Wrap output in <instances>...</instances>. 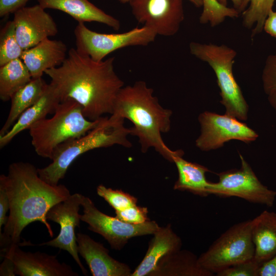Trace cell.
<instances>
[{"label": "cell", "mask_w": 276, "mask_h": 276, "mask_svg": "<svg viewBox=\"0 0 276 276\" xmlns=\"http://www.w3.org/2000/svg\"><path fill=\"white\" fill-rule=\"evenodd\" d=\"M114 57L96 61L71 48L62 64L45 74L62 101L72 99L82 107L84 116L95 121L113 112L117 97L124 86L116 74Z\"/></svg>", "instance_id": "6da1fadb"}, {"label": "cell", "mask_w": 276, "mask_h": 276, "mask_svg": "<svg viewBox=\"0 0 276 276\" xmlns=\"http://www.w3.org/2000/svg\"><path fill=\"white\" fill-rule=\"evenodd\" d=\"M0 184L9 200L8 219L0 234L1 256L11 246L19 244L22 231L33 222L43 223L52 237L46 215L53 205L70 196L68 189L63 185L46 182L39 177L38 168L26 162L10 164L8 174L1 175Z\"/></svg>", "instance_id": "7a4b0ae2"}, {"label": "cell", "mask_w": 276, "mask_h": 276, "mask_svg": "<svg viewBox=\"0 0 276 276\" xmlns=\"http://www.w3.org/2000/svg\"><path fill=\"white\" fill-rule=\"evenodd\" d=\"M153 90L144 81L123 86L116 99L113 117L126 119L133 125L130 135L137 136L141 150L153 148L164 158L173 163L175 156L183 155L182 150H172L165 144L162 134L171 129V110L165 108L153 95Z\"/></svg>", "instance_id": "3957f363"}, {"label": "cell", "mask_w": 276, "mask_h": 276, "mask_svg": "<svg viewBox=\"0 0 276 276\" xmlns=\"http://www.w3.org/2000/svg\"><path fill=\"white\" fill-rule=\"evenodd\" d=\"M124 124L123 119L111 116L101 117L98 125L87 133L58 146L54 151L52 162L38 169L39 177L49 184L56 186L64 177L71 165L82 154L116 145L131 147L132 144L128 139L131 131Z\"/></svg>", "instance_id": "277c9868"}, {"label": "cell", "mask_w": 276, "mask_h": 276, "mask_svg": "<svg viewBox=\"0 0 276 276\" xmlns=\"http://www.w3.org/2000/svg\"><path fill=\"white\" fill-rule=\"evenodd\" d=\"M100 119H87L81 106L72 99L62 101L51 118L42 119L29 129L32 145L38 155L51 159L58 146L84 135L98 125Z\"/></svg>", "instance_id": "5b68a950"}, {"label": "cell", "mask_w": 276, "mask_h": 276, "mask_svg": "<svg viewBox=\"0 0 276 276\" xmlns=\"http://www.w3.org/2000/svg\"><path fill=\"white\" fill-rule=\"evenodd\" d=\"M189 49L192 55L208 63L213 70L220 90V102L224 106L225 113L246 121L248 105L233 74L236 51L225 44L196 42H191Z\"/></svg>", "instance_id": "8992f818"}, {"label": "cell", "mask_w": 276, "mask_h": 276, "mask_svg": "<svg viewBox=\"0 0 276 276\" xmlns=\"http://www.w3.org/2000/svg\"><path fill=\"white\" fill-rule=\"evenodd\" d=\"M251 220L239 222L223 233L198 257L201 267L217 272L237 263L254 259Z\"/></svg>", "instance_id": "52a82bcc"}, {"label": "cell", "mask_w": 276, "mask_h": 276, "mask_svg": "<svg viewBox=\"0 0 276 276\" xmlns=\"http://www.w3.org/2000/svg\"><path fill=\"white\" fill-rule=\"evenodd\" d=\"M74 35L76 50L96 61L104 60L107 55L120 49L147 45L157 35L145 26L122 33H101L90 30L82 22H78Z\"/></svg>", "instance_id": "ba28073f"}, {"label": "cell", "mask_w": 276, "mask_h": 276, "mask_svg": "<svg viewBox=\"0 0 276 276\" xmlns=\"http://www.w3.org/2000/svg\"><path fill=\"white\" fill-rule=\"evenodd\" d=\"M239 156L241 167L217 173L219 181L210 182L208 188L209 194L238 197L249 202L272 206L276 191L263 185L243 156L239 154Z\"/></svg>", "instance_id": "9c48e42d"}, {"label": "cell", "mask_w": 276, "mask_h": 276, "mask_svg": "<svg viewBox=\"0 0 276 276\" xmlns=\"http://www.w3.org/2000/svg\"><path fill=\"white\" fill-rule=\"evenodd\" d=\"M81 220L88 224V229L101 235L111 247L121 250L133 237L153 235L159 227L155 221L134 224L123 222L100 211L89 198L83 196Z\"/></svg>", "instance_id": "30bf717a"}, {"label": "cell", "mask_w": 276, "mask_h": 276, "mask_svg": "<svg viewBox=\"0 0 276 276\" xmlns=\"http://www.w3.org/2000/svg\"><path fill=\"white\" fill-rule=\"evenodd\" d=\"M198 119L201 130L195 145L203 151L221 148L230 140L249 143L258 137V133L245 123L226 113L222 115L206 111L201 113Z\"/></svg>", "instance_id": "8fae6325"}, {"label": "cell", "mask_w": 276, "mask_h": 276, "mask_svg": "<svg viewBox=\"0 0 276 276\" xmlns=\"http://www.w3.org/2000/svg\"><path fill=\"white\" fill-rule=\"evenodd\" d=\"M129 3L136 21L157 35H174L184 19L182 0H130Z\"/></svg>", "instance_id": "7c38bea8"}, {"label": "cell", "mask_w": 276, "mask_h": 276, "mask_svg": "<svg viewBox=\"0 0 276 276\" xmlns=\"http://www.w3.org/2000/svg\"><path fill=\"white\" fill-rule=\"evenodd\" d=\"M79 193H75L63 201L53 205L46 215L47 220L59 224L58 235L48 242L41 243L39 246H49L67 251L73 258L84 275L87 270L81 263L78 251L77 236L75 229L80 227L81 220L79 213L83 197Z\"/></svg>", "instance_id": "4fadbf2b"}, {"label": "cell", "mask_w": 276, "mask_h": 276, "mask_svg": "<svg viewBox=\"0 0 276 276\" xmlns=\"http://www.w3.org/2000/svg\"><path fill=\"white\" fill-rule=\"evenodd\" d=\"M45 10L37 4L25 6L14 13L16 37L24 50L57 34L56 23Z\"/></svg>", "instance_id": "5bb4252c"}, {"label": "cell", "mask_w": 276, "mask_h": 276, "mask_svg": "<svg viewBox=\"0 0 276 276\" xmlns=\"http://www.w3.org/2000/svg\"><path fill=\"white\" fill-rule=\"evenodd\" d=\"M10 258L16 275L20 276H78L72 267L60 262L56 256L22 250L19 244L11 246L2 256ZM1 256V257H2Z\"/></svg>", "instance_id": "9a60e30c"}, {"label": "cell", "mask_w": 276, "mask_h": 276, "mask_svg": "<svg viewBox=\"0 0 276 276\" xmlns=\"http://www.w3.org/2000/svg\"><path fill=\"white\" fill-rule=\"evenodd\" d=\"M76 236L78 253L85 260L92 275L131 276L129 266L111 257L102 243L82 233Z\"/></svg>", "instance_id": "2e32d148"}, {"label": "cell", "mask_w": 276, "mask_h": 276, "mask_svg": "<svg viewBox=\"0 0 276 276\" xmlns=\"http://www.w3.org/2000/svg\"><path fill=\"white\" fill-rule=\"evenodd\" d=\"M67 47L61 40L44 39L36 45L24 50L21 59L32 78L42 77L49 69L61 65L66 58Z\"/></svg>", "instance_id": "e0dca14e"}, {"label": "cell", "mask_w": 276, "mask_h": 276, "mask_svg": "<svg viewBox=\"0 0 276 276\" xmlns=\"http://www.w3.org/2000/svg\"><path fill=\"white\" fill-rule=\"evenodd\" d=\"M61 102L59 94L50 83L40 98L19 117L12 127L5 134L0 135V147L3 148L21 131L29 129L36 122L54 113L58 105Z\"/></svg>", "instance_id": "ac0fdd59"}, {"label": "cell", "mask_w": 276, "mask_h": 276, "mask_svg": "<svg viewBox=\"0 0 276 276\" xmlns=\"http://www.w3.org/2000/svg\"><path fill=\"white\" fill-rule=\"evenodd\" d=\"M153 235L145 257L131 276H149L162 258L181 249V240L171 224L160 227Z\"/></svg>", "instance_id": "d6986e66"}, {"label": "cell", "mask_w": 276, "mask_h": 276, "mask_svg": "<svg viewBox=\"0 0 276 276\" xmlns=\"http://www.w3.org/2000/svg\"><path fill=\"white\" fill-rule=\"evenodd\" d=\"M44 9L61 11L78 22H98L115 30L120 28L118 19L107 14L88 0H37Z\"/></svg>", "instance_id": "ffe728a7"}, {"label": "cell", "mask_w": 276, "mask_h": 276, "mask_svg": "<svg viewBox=\"0 0 276 276\" xmlns=\"http://www.w3.org/2000/svg\"><path fill=\"white\" fill-rule=\"evenodd\" d=\"M254 259L261 264L276 255V213L264 211L251 220Z\"/></svg>", "instance_id": "44dd1931"}, {"label": "cell", "mask_w": 276, "mask_h": 276, "mask_svg": "<svg viewBox=\"0 0 276 276\" xmlns=\"http://www.w3.org/2000/svg\"><path fill=\"white\" fill-rule=\"evenodd\" d=\"M213 273L201 267L193 252L181 249L164 256L149 276H211Z\"/></svg>", "instance_id": "7402d4cb"}, {"label": "cell", "mask_w": 276, "mask_h": 276, "mask_svg": "<svg viewBox=\"0 0 276 276\" xmlns=\"http://www.w3.org/2000/svg\"><path fill=\"white\" fill-rule=\"evenodd\" d=\"M182 156L177 155L173 159L178 175L173 189L187 191L202 197L208 196V188L210 182L206 180L205 173L209 170L202 165L185 160Z\"/></svg>", "instance_id": "603a6c76"}, {"label": "cell", "mask_w": 276, "mask_h": 276, "mask_svg": "<svg viewBox=\"0 0 276 276\" xmlns=\"http://www.w3.org/2000/svg\"><path fill=\"white\" fill-rule=\"evenodd\" d=\"M48 85L42 77L32 78L12 96L10 111L1 129L0 135L8 132L21 114L40 98Z\"/></svg>", "instance_id": "cb8c5ba5"}, {"label": "cell", "mask_w": 276, "mask_h": 276, "mask_svg": "<svg viewBox=\"0 0 276 276\" xmlns=\"http://www.w3.org/2000/svg\"><path fill=\"white\" fill-rule=\"evenodd\" d=\"M32 76L20 58L12 60L0 66V99L4 102L29 82Z\"/></svg>", "instance_id": "d4e9b609"}, {"label": "cell", "mask_w": 276, "mask_h": 276, "mask_svg": "<svg viewBox=\"0 0 276 276\" xmlns=\"http://www.w3.org/2000/svg\"><path fill=\"white\" fill-rule=\"evenodd\" d=\"M275 0H242L240 13L242 12L243 24L252 30V37L261 33L269 12L272 10Z\"/></svg>", "instance_id": "484cf974"}, {"label": "cell", "mask_w": 276, "mask_h": 276, "mask_svg": "<svg viewBox=\"0 0 276 276\" xmlns=\"http://www.w3.org/2000/svg\"><path fill=\"white\" fill-rule=\"evenodd\" d=\"M23 52L16 37L14 22L8 21L0 32V66L21 58Z\"/></svg>", "instance_id": "4316f807"}, {"label": "cell", "mask_w": 276, "mask_h": 276, "mask_svg": "<svg viewBox=\"0 0 276 276\" xmlns=\"http://www.w3.org/2000/svg\"><path fill=\"white\" fill-rule=\"evenodd\" d=\"M203 10L199 17L202 24L210 23L215 27L222 23L226 17H238L239 12L234 8L221 4L217 0H202Z\"/></svg>", "instance_id": "83f0119b"}, {"label": "cell", "mask_w": 276, "mask_h": 276, "mask_svg": "<svg viewBox=\"0 0 276 276\" xmlns=\"http://www.w3.org/2000/svg\"><path fill=\"white\" fill-rule=\"evenodd\" d=\"M97 194L102 197L116 211H120L136 205L137 199L121 190H114L100 185L97 188Z\"/></svg>", "instance_id": "f1b7e54d"}, {"label": "cell", "mask_w": 276, "mask_h": 276, "mask_svg": "<svg viewBox=\"0 0 276 276\" xmlns=\"http://www.w3.org/2000/svg\"><path fill=\"white\" fill-rule=\"evenodd\" d=\"M260 264L254 258L229 266L216 274L218 276H258Z\"/></svg>", "instance_id": "f546056e"}, {"label": "cell", "mask_w": 276, "mask_h": 276, "mask_svg": "<svg viewBox=\"0 0 276 276\" xmlns=\"http://www.w3.org/2000/svg\"><path fill=\"white\" fill-rule=\"evenodd\" d=\"M263 88L268 96L276 94V53L269 55L262 75Z\"/></svg>", "instance_id": "4dcf8cb0"}, {"label": "cell", "mask_w": 276, "mask_h": 276, "mask_svg": "<svg viewBox=\"0 0 276 276\" xmlns=\"http://www.w3.org/2000/svg\"><path fill=\"white\" fill-rule=\"evenodd\" d=\"M116 217L119 220L130 224H141L148 220L147 208L133 205L120 211H116Z\"/></svg>", "instance_id": "1f68e13d"}, {"label": "cell", "mask_w": 276, "mask_h": 276, "mask_svg": "<svg viewBox=\"0 0 276 276\" xmlns=\"http://www.w3.org/2000/svg\"><path fill=\"white\" fill-rule=\"evenodd\" d=\"M29 0H0V16L5 17L14 13L26 6Z\"/></svg>", "instance_id": "d6a6232c"}, {"label": "cell", "mask_w": 276, "mask_h": 276, "mask_svg": "<svg viewBox=\"0 0 276 276\" xmlns=\"http://www.w3.org/2000/svg\"><path fill=\"white\" fill-rule=\"evenodd\" d=\"M9 210V200L4 187L0 184V233L2 227L6 223L8 216H6Z\"/></svg>", "instance_id": "836d02e7"}, {"label": "cell", "mask_w": 276, "mask_h": 276, "mask_svg": "<svg viewBox=\"0 0 276 276\" xmlns=\"http://www.w3.org/2000/svg\"><path fill=\"white\" fill-rule=\"evenodd\" d=\"M258 276H276V255L260 264Z\"/></svg>", "instance_id": "e575fe53"}, {"label": "cell", "mask_w": 276, "mask_h": 276, "mask_svg": "<svg viewBox=\"0 0 276 276\" xmlns=\"http://www.w3.org/2000/svg\"><path fill=\"white\" fill-rule=\"evenodd\" d=\"M263 30L267 34L276 38V11L271 10L266 19Z\"/></svg>", "instance_id": "d590c367"}, {"label": "cell", "mask_w": 276, "mask_h": 276, "mask_svg": "<svg viewBox=\"0 0 276 276\" xmlns=\"http://www.w3.org/2000/svg\"><path fill=\"white\" fill-rule=\"evenodd\" d=\"M3 258L4 260L0 265V275H15V265L12 260L7 256H5Z\"/></svg>", "instance_id": "8d00e7d4"}, {"label": "cell", "mask_w": 276, "mask_h": 276, "mask_svg": "<svg viewBox=\"0 0 276 276\" xmlns=\"http://www.w3.org/2000/svg\"><path fill=\"white\" fill-rule=\"evenodd\" d=\"M221 4L226 6L227 0H217ZM233 3L234 8L236 9L239 13L240 8L242 5V0H231Z\"/></svg>", "instance_id": "74e56055"}, {"label": "cell", "mask_w": 276, "mask_h": 276, "mask_svg": "<svg viewBox=\"0 0 276 276\" xmlns=\"http://www.w3.org/2000/svg\"><path fill=\"white\" fill-rule=\"evenodd\" d=\"M268 100L270 104L274 108L276 112V94L268 95Z\"/></svg>", "instance_id": "f35d334b"}, {"label": "cell", "mask_w": 276, "mask_h": 276, "mask_svg": "<svg viewBox=\"0 0 276 276\" xmlns=\"http://www.w3.org/2000/svg\"><path fill=\"white\" fill-rule=\"evenodd\" d=\"M192 3L195 6L197 7H200L202 6V0H188Z\"/></svg>", "instance_id": "ab89813d"}, {"label": "cell", "mask_w": 276, "mask_h": 276, "mask_svg": "<svg viewBox=\"0 0 276 276\" xmlns=\"http://www.w3.org/2000/svg\"><path fill=\"white\" fill-rule=\"evenodd\" d=\"M118 1H119L121 3H129L130 0H118Z\"/></svg>", "instance_id": "60d3db41"}]
</instances>
